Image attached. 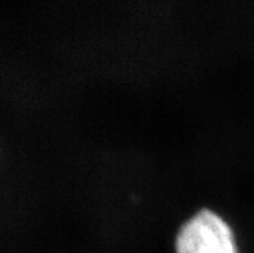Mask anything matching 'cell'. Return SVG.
I'll use <instances>...</instances> for the list:
<instances>
[{
	"instance_id": "1",
	"label": "cell",
	"mask_w": 254,
	"mask_h": 253,
	"mask_svg": "<svg viewBox=\"0 0 254 253\" xmlns=\"http://www.w3.org/2000/svg\"><path fill=\"white\" fill-rule=\"evenodd\" d=\"M177 253H238L230 226L210 211H201L177 238Z\"/></svg>"
}]
</instances>
